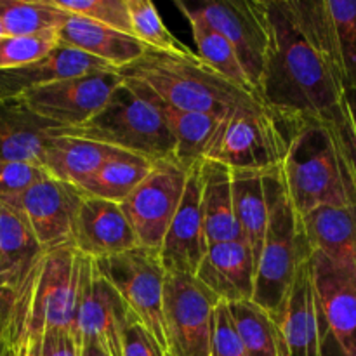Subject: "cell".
<instances>
[{"instance_id":"cell-1","label":"cell","mask_w":356,"mask_h":356,"mask_svg":"<svg viewBox=\"0 0 356 356\" xmlns=\"http://www.w3.org/2000/svg\"><path fill=\"white\" fill-rule=\"evenodd\" d=\"M271 49L259 99L285 131L332 120L343 108V66L327 0H266Z\"/></svg>"},{"instance_id":"cell-2","label":"cell","mask_w":356,"mask_h":356,"mask_svg":"<svg viewBox=\"0 0 356 356\" xmlns=\"http://www.w3.org/2000/svg\"><path fill=\"white\" fill-rule=\"evenodd\" d=\"M282 170L301 218L322 207L356 205V169L341 111L332 120L306 122L289 131Z\"/></svg>"},{"instance_id":"cell-3","label":"cell","mask_w":356,"mask_h":356,"mask_svg":"<svg viewBox=\"0 0 356 356\" xmlns=\"http://www.w3.org/2000/svg\"><path fill=\"white\" fill-rule=\"evenodd\" d=\"M86 259L75 245L45 250L19 287L10 291L14 346L31 343L47 330L75 336Z\"/></svg>"},{"instance_id":"cell-4","label":"cell","mask_w":356,"mask_h":356,"mask_svg":"<svg viewBox=\"0 0 356 356\" xmlns=\"http://www.w3.org/2000/svg\"><path fill=\"white\" fill-rule=\"evenodd\" d=\"M125 80L148 87L162 103L184 111L226 117L243 104L261 101L205 65L193 51L163 52L148 49L141 59L120 70Z\"/></svg>"},{"instance_id":"cell-5","label":"cell","mask_w":356,"mask_h":356,"mask_svg":"<svg viewBox=\"0 0 356 356\" xmlns=\"http://www.w3.org/2000/svg\"><path fill=\"white\" fill-rule=\"evenodd\" d=\"M54 132L138 153L152 162L174 159L176 148L162 101L143 83L125 79L92 120Z\"/></svg>"},{"instance_id":"cell-6","label":"cell","mask_w":356,"mask_h":356,"mask_svg":"<svg viewBox=\"0 0 356 356\" xmlns=\"http://www.w3.org/2000/svg\"><path fill=\"white\" fill-rule=\"evenodd\" d=\"M268 198V226L256 263V291L252 301L271 316L280 312L302 264L313 250L306 238L302 218L296 211L285 184L282 165L264 172Z\"/></svg>"},{"instance_id":"cell-7","label":"cell","mask_w":356,"mask_h":356,"mask_svg":"<svg viewBox=\"0 0 356 356\" xmlns=\"http://www.w3.org/2000/svg\"><path fill=\"white\" fill-rule=\"evenodd\" d=\"M289 134L263 101L243 104L226 115L205 160L232 170H266L282 165Z\"/></svg>"},{"instance_id":"cell-8","label":"cell","mask_w":356,"mask_h":356,"mask_svg":"<svg viewBox=\"0 0 356 356\" xmlns=\"http://www.w3.org/2000/svg\"><path fill=\"white\" fill-rule=\"evenodd\" d=\"M183 16H195L228 38L256 94L271 49V26L266 0H177ZM259 96V94H257Z\"/></svg>"},{"instance_id":"cell-9","label":"cell","mask_w":356,"mask_h":356,"mask_svg":"<svg viewBox=\"0 0 356 356\" xmlns=\"http://www.w3.org/2000/svg\"><path fill=\"white\" fill-rule=\"evenodd\" d=\"M96 266L122 296L138 322L145 325L169 353L163 322V287L167 271L160 259V252L136 247L117 256L97 259Z\"/></svg>"},{"instance_id":"cell-10","label":"cell","mask_w":356,"mask_h":356,"mask_svg":"<svg viewBox=\"0 0 356 356\" xmlns=\"http://www.w3.org/2000/svg\"><path fill=\"white\" fill-rule=\"evenodd\" d=\"M219 299L193 275L167 273L163 322L170 356H211Z\"/></svg>"},{"instance_id":"cell-11","label":"cell","mask_w":356,"mask_h":356,"mask_svg":"<svg viewBox=\"0 0 356 356\" xmlns=\"http://www.w3.org/2000/svg\"><path fill=\"white\" fill-rule=\"evenodd\" d=\"M190 169L174 159L153 163L143 183L122 202L139 247L160 252L170 222L183 200Z\"/></svg>"},{"instance_id":"cell-12","label":"cell","mask_w":356,"mask_h":356,"mask_svg":"<svg viewBox=\"0 0 356 356\" xmlns=\"http://www.w3.org/2000/svg\"><path fill=\"white\" fill-rule=\"evenodd\" d=\"M136 320L122 296L99 273L96 261L87 257L75 320L79 346L96 343L110 356H122L125 332Z\"/></svg>"},{"instance_id":"cell-13","label":"cell","mask_w":356,"mask_h":356,"mask_svg":"<svg viewBox=\"0 0 356 356\" xmlns=\"http://www.w3.org/2000/svg\"><path fill=\"white\" fill-rule=\"evenodd\" d=\"M122 82L120 72H97L30 90L17 99L59 129L79 127L106 106Z\"/></svg>"},{"instance_id":"cell-14","label":"cell","mask_w":356,"mask_h":356,"mask_svg":"<svg viewBox=\"0 0 356 356\" xmlns=\"http://www.w3.org/2000/svg\"><path fill=\"white\" fill-rule=\"evenodd\" d=\"M87 195L79 186L59 181L51 174L6 204L23 214L45 250L73 245L76 216Z\"/></svg>"},{"instance_id":"cell-15","label":"cell","mask_w":356,"mask_h":356,"mask_svg":"<svg viewBox=\"0 0 356 356\" xmlns=\"http://www.w3.org/2000/svg\"><path fill=\"white\" fill-rule=\"evenodd\" d=\"M312 278L320 318L343 356H356V271L313 250Z\"/></svg>"},{"instance_id":"cell-16","label":"cell","mask_w":356,"mask_h":356,"mask_svg":"<svg viewBox=\"0 0 356 356\" xmlns=\"http://www.w3.org/2000/svg\"><path fill=\"white\" fill-rule=\"evenodd\" d=\"M202 162L188 172L183 200L160 247V259L167 273L195 277L209 250L202 211Z\"/></svg>"},{"instance_id":"cell-17","label":"cell","mask_w":356,"mask_h":356,"mask_svg":"<svg viewBox=\"0 0 356 356\" xmlns=\"http://www.w3.org/2000/svg\"><path fill=\"white\" fill-rule=\"evenodd\" d=\"M309 259L299 270L280 312L271 316L277 329L278 356H323L327 332L316 305Z\"/></svg>"},{"instance_id":"cell-18","label":"cell","mask_w":356,"mask_h":356,"mask_svg":"<svg viewBox=\"0 0 356 356\" xmlns=\"http://www.w3.org/2000/svg\"><path fill=\"white\" fill-rule=\"evenodd\" d=\"M73 245L97 261L136 249L139 240L122 204L87 195L76 216Z\"/></svg>"},{"instance_id":"cell-19","label":"cell","mask_w":356,"mask_h":356,"mask_svg":"<svg viewBox=\"0 0 356 356\" xmlns=\"http://www.w3.org/2000/svg\"><path fill=\"white\" fill-rule=\"evenodd\" d=\"M97 72H118V70L79 49L58 44L44 58L30 65L0 72V97L17 99L30 90Z\"/></svg>"},{"instance_id":"cell-20","label":"cell","mask_w":356,"mask_h":356,"mask_svg":"<svg viewBox=\"0 0 356 356\" xmlns=\"http://www.w3.org/2000/svg\"><path fill=\"white\" fill-rule=\"evenodd\" d=\"M195 277L221 302L252 301L256 291V257L245 240L209 247Z\"/></svg>"},{"instance_id":"cell-21","label":"cell","mask_w":356,"mask_h":356,"mask_svg":"<svg viewBox=\"0 0 356 356\" xmlns=\"http://www.w3.org/2000/svg\"><path fill=\"white\" fill-rule=\"evenodd\" d=\"M58 125L35 113L23 99L0 97V160L44 167L47 146Z\"/></svg>"},{"instance_id":"cell-22","label":"cell","mask_w":356,"mask_h":356,"mask_svg":"<svg viewBox=\"0 0 356 356\" xmlns=\"http://www.w3.org/2000/svg\"><path fill=\"white\" fill-rule=\"evenodd\" d=\"M59 44L94 56L120 72L146 54L148 47L134 35L113 30L87 17L70 14L58 30Z\"/></svg>"},{"instance_id":"cell-23","label":"cell","mask_w":356,"mask_h":356,"mask_svg":"<svg viewBox=\"0 0 356 356\" xmlns=\"http://www.w3.org/2000/svg\"><path fill=\"white\" fill-rule=\"evenodd\" d=\"M202 211L209 247L243 240L235 214L229 167L211 160L202 162Z\"/></svg>"},{"instance_id":"cell-24","label":"cell","mask_w":356,"mask_h":356,"mask_svg":"<svg viewBox=\"0 0 356 356\" xmlns=\"http://www.w3.org/2000/svg\"><path fill=\"white\" fill-rule=\"evenodd\" d=\"M312 250L356 271V205L322 207L302 218Z\"/></svg>"},{"instance_id":"cell-25","label":"cell","mask_w":356,"mask_h":356,"mask_svg":"<svg viewBox=\"0 0 356 356\" xmlns=\"http://www.w3.org/2000/svg\"><path fill=\"white\" fill-rule=\"evenodd\" d=\"M115 152L117 148L101 143L54 132L44 156V169L56 179L82 188Z\"/></svg>"},{"instance_id":"cell-26","label":"cell","mask_w":356,"mask_h":356,"mask_svg":"<svg viewBox=\"0 0 356 356\" xmlns=\"http://www.w3.org/2000/svg\"><path fill=\"white\" fill-rule=\"evenodd\" d=\"M167 124L174 138V160L191 169L195 163L205 160L219 127L226 117L202 111H184L162 103ZM232 113V111H229Z\"/></svg>"},{"instance_id":"cell-27","label":"cell","mask_w":356,"mask_h":356,"mask_svg":"<svg viewBox=\"0 0 356 356\" xmlns=\"http://www.w3.org/2000/svg\"><path fill=\"white\" fill-rule=\"evenodd\" d=\"M235 214L243 240L256 263L263 249L268 226V198L263 170H232Z\"/></svg>"},{"instance_id":"cell-28","label":"cell","mask_w":356,"mask_h":356,"mask_svg":"<svg viewBox=\"0 0 356 356\" xmlns=\"http://www.w3.org/2000/svg\"><path fill=\"white\" fill-rule=\"evenodd\" d=\"M153 163L138 153L117 149L80 190L89 197L122 204L148 176Z\"/></svg>"},{"instance_id":"cell-29","label":"cell","mask_w":356,"mask_h":356,"mask_svg":"<svg viewBox=\"0 0 356 356\" xmlns=\"http://www.w3.org/2000/svg\"><path fill=\"white\" fill-rule=\"evenodd\" d=\"M0 252L17 273L19 284L45 254V249L38 243L33 229L23 214L2 200H0Z\"/></svg>"},{"instance_id":"cell-30","label":"cell","mask_w":356,"mask_h":356,"mask_svg":"<svg viewBox=\"0 0 356 356\" xmlns=\"http://www.w3.org/2000/svg\"><path fill=\"white\" fill-rule=\"evenodd\" d=\"M186 17L191 26V35H193L195 44H197L198 58L205 65L211 66L214 72H218L219 75L225 76L228 82L235 83L236 87L247 90V92L256 94L245 70H243L242 63H240L238 54H236L235 47L228 42V38L222 37L219 31H216L214 28H211L207 23L198 19V17Z\"/></svg>"},{"instance_id":"cell-31","label":"cell","mask_w":356,"mask_h":356,"mask_svg":"<svg viewBox=\"0 0 356 356\" xmlns=\"http://www.w3.org/2000/svg\"><path fill=\"white\" fill-rule=\"evenodd\" d=\"M68 16L54 0H0V24L6 35L58 31Z\"/></svg>"},{"instance_id":"cell-32","label":"cell","mask_w":356,"mask_h":356,"mask_svg":"<svg viewBox=\"0 0 356 356\" xmlns=\"http://www.w3.org/2000/svg\"><path fill=\"white\" fill-rule=\"evenodd\" d=\"M247 356H278L277 329L268 312L254 301L228 305Z\"/></svg>"},{"instance_id":"cell-33","label":"cell","mask_w":356,"mask_h":356,"mask_svg":"<svg viewBox=\"0 0 356 356\" xmlns=\"http://www.w3.org/2000/svg\"><path fill=\"white\" fill-rule=\"evenodd\" d=\"M132 33L148 49L163 52H184L188 47L181 44L160 17L159 9L149 0H129Z\"/></svg>"},{"instance_id":"cell-34","label":"cell","mask_w":356,"mask_h":356,"mask_svg":"<svg viewBox=\"0 0 356 356\" xmlns=\"http://www.w3.org/2000/svg\"><path fill=\"white\" fill-rule=\"evenodd\" d=\"M346 89H356V0H327Z\"/></svg>"},{"instance_id":"cell-35","label":"cell","mask_w":356,"mask_h":356,"mask_svg":"<svg viewBox=\"0 0 356 356\" xmlns=\"http://www.w3.org/2000/svg\"><path fill=\"white\" fill-rule=\"evenodd\" d=\"M59 44L58 31L37 35H3L0 38V72L30 65Z\"/></svg>"},{"instance_id":"cell-36","label":"cell","mask_w":356,"mask_h":356,"mask_svg":"<svg viewBox=\"0 0 356 356\" xmlns=\"http://www.w3.org/2000/svg\"><path fill=\"white\" fill-rule=\"evenodd\" d=\"M54 3L68 14L87 17L113 30L134 35L129 0H54Z\"/></svg>"},{"instance_id":"cell-37","label":"cell","mask_w":356,"mask_h":356,"mask_svg":"<svg viewBox=\"0 0 356 356\" xmlns=\"http://www.w3.org/2000/svg\"><path fill=\"white\" fill-rule=\"evenodd\" d=\"M47 174V170L37 163L0 160V200L23 193Z\"/></svg>"},{"instance_id":"cell-38","label":"cell","mask_w":356,"mask_h":356,"mask_svg":"<svg viewBox=\"0 0 356 356\" xmlns=\"http://www.w3.org/2000/svg\"><path fill=\"white\" fill-rule=\"evenodd\" d=\"M211 356H247L226 302H219L216 308Z\"/></svg>"},{"instance_id":"cell-39","label":"cell","mask_w":356,"mask_h":356,"mask_svg":"<svg viewBox=\"0 0 356 356\" xmlns=\"http://www.w3.org/2000/svg\"><path fill=\"white\" fill-rule=\"evenodd\" d=\"M35 356H80V346L68 330H47L28 343Z\"/></svg>"},{"instance_id":"cell-40","label":"cell","mask_w":356,"mask_h":356,"mask_svg":"<svg viewBox=\"0 0 356 356\" xmlns=\"http://www.w3.org/2000/svg\"><path fill=\"white\" fill-rule=\"evenodd\" d=\"M162 344L156 341V337L146 329L145 325L136 320L129 325L124 339V353L122 356H167Z\"/></svg>"},{"instance_id":"cell-41","label":"cell","mask_w":356,"mask_h":356,"mask_svg":"<svg viewBox=\"0 0 356 356\" xmlns=\"http://www.w3.org/2000/svg\"><path fill=\"white\" fill-rule=\"evenodd\" d=\"M341 122H343L344 134H346V141L356 169V89H346L344 92Z\"/></svg>"},{"instance_id":"cell-42","label":"cell","mask_w":356,"mask_h":356,"mask_svg":"<svg viewBox=\"0 0 356 356\" xmlns=\"http://www.w3.org/2000/svg\"><path fill=\"white\" fill-rule=\"evenodd\" d=\"M13 346V296L10 291L0 292V356Z\"/></svg>"},{"instance_id":"cell-43","label":"cell","mask_w":356,"mask_h":356,"mask_svg":"<svg viewBox=\"0 0 356 356\" xmlns=\"http://www.w3.org/2000/svg\"><path fill=\"white\" fill-rule=\"evenodd\" d=\"M19 284V278L17 273L14 271V268L10 266L9 261L2 256L0 252V292L2 291H14Z\"/></svg>"},{"instance_id":"cell-44","label":"cell","mask_w":356,"mask_h":356,"mask_svg":"<svg viewBox=\"0 0 356 356\" xmlns=\"http://www.w3.org/2000/svg\"><path fill=\"white\" fill-rule=\"evenodd\" d=\"M80 356H110L99 344L96 343H83L80 346Z\"/></svg>"},{"instance_id":"cell-45","label":"cell","mask_w":356,"mask_h":356,"mask_svg":"<svg viewBox=\"0 0 356 356\" xmlns=\"http://www.w3.org/2000/svg\"><path fill=\"white\" fill-rule=\"evenodd\" d=\"M17 353H19V356H33L31 355V348L30 344H21V346H16Z\"/></svg>"},{"instance_id":"cell-46","label":"cell","mask_w":356,"mask_h":356,"mask_svg":"<svg viewBox=\"0 0 356 356\" xmlns=\"http://www.w3.org/2000/svg\"><path fill=\"white\" fill-rule=\"evenodd\" d=\"M3 356H19V353H17L16 346H14V344H13V346H10V348H9V350H7V353H6V355H3Z\"/></svg>"},{"instance_id":"cell-47","label":"cell","mask_w":356,"mask_h":356,"mask_svg":"<svg viewBox=\"0 0 356 356\" xmlns=\"http://www.w3.org/2000/svg\"><path fill=\"white\" fill-rule=\"evenodd\" d=\"M3 35H6V31H3L2 24H0V38H2V37H3Z\"/></svg>"},{"instance_id":"cell-48","label":"cell","mask_w":356,"mask_h":356,"mask_svg":"<svg viewBox=\"0 0 356 356\" xmlns=\"http://www.w3.org/2000/svg\"><path fill=\"white\" fill-rule=\"evenodd\" d=\"M30 348H31V346H30ZM31 355H33V350H31ZM33 356H35V355H33Z\"/></svg>"},{"instance_id":"cell-49","label":"cell","mask_w":356,"mask_h":356,"mask_svg":"<svg viewBox=\"0 0 356 356\" xmlns=\"http://www.w3.org/2000/svg\"><path fill=\"white\" fill-rule=\"evenodd\" d=\"M167 356H170V355H167Z\"/></svg>"}]
</instances>
